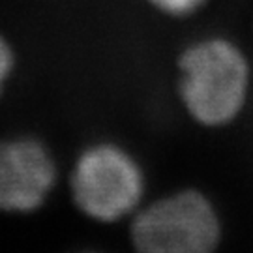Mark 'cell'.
<instances>
[{
  "label": "cell",
  "instance_id": "1",
  "mask_svg": "<svg viewBox=\"0 0 253 253\" xmlns=\"http://www.w3.org/2000/svg\"><path fill=\"white\" fill-rule=\"evenodd\" d=\"M178 94L186 111L203 126H223L244 107L250 72L244 54L227 40H203L178 60Z\"/></svg>",
  "mask_w": 253,
  "mask_h": 253
},
{
  "label": "cell",
  "instance_id": "3",
  "mask_svg": "<svg viewBox=\"0 0 253 253\" xmlns=\"http://www.w3.org/2000/svg\"><path fill=\"white\" fill-rule=\"evenodd\" d=\"M129 235L143 253H208L219 242L221 229L210 201L184 190L139 208Z\"/></svg>",
  "mask_w": 253,
  "mask_h": 253
},
{
  "label": "cell",
  "instance_id": "4",
  "mask_svg": "<svg viewBox=\"0 0 253 253\" xmlns=\"http://www.w3.org/2000/svg\"><path fill=\"white\" fill-rule=\"evenodd\" d=\"M56 162L42 141H0V212L28 214L43 207L56 184Z\"/></svg>",
  "mask_w": 253,
  "mask_h": 253
},
{
  "label": "cell",
  "instance_id": "5",
  "mask_svg": "<svg viewBox=\"0 0 253 253\" xmlns=\"http://www.w3.org/2000/svg\"><path fill=\"white\" fill-rule=\"evenodd\" d=\"M154 9L171 17H186L195 13L207 0H146Z\"/></svg>",
  "mask_w": 253,
  "mask_h": 253
},
{
  "label": "cell",
  "instance_id": "2",
  "mask_svg": "<svg viewBox=\"0 0 253 253\" xmlns=\"http://www.w3.org/2000/svg\"><path fill=\"white\" fill-rule=\"evenodd\" d=\"M70 191L75 207L98 223H117L135 216L145 199L146 178L141 163L124 146L96 143L73 163Z\"/></svg>",
  "mask_w": 253,
  "mask_h": 253
},
{
  "label": "cell",
  "instance_id": "6",
  "mask_svg": "<svg viewBox=\"0 0 253 253\" xmlns=\"http://www.w3.org/2000/svg\"><path fill=\"white\" fill-rule=\"evenodd\" d=\"M15 68V54L13 49L8 43V40L0 34V94L4 90L6 83L9 81L11 73Z\"/></svg>",
  "mask_w": 253,
  "mask_h": 253
}]
</instances>
